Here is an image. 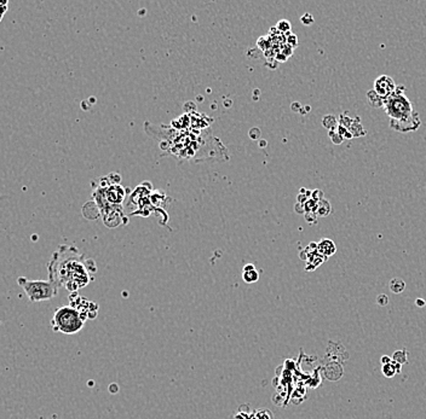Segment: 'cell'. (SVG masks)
<instances>
[{
  "mask_svg": "<svg viewBox=\"0 0 426 419\" xmlns=\"http://www.w3.org/2000/svg\"><path fill=\"white\" fill-rule=\"evenodd\" d=\"M96 272L94 260H86L77 248L66 244L59 245L47 265L49 280L72 293L90 284Z\"/></svg>",
  "mask_w": 426,
  "mask_h": 419,
  "instance_id": "cell-1",
  "label": "cell"
},
{
  "mask_svg": "<svg viewBox=\"0 0 426 419\" xmlns=\"http://www.w3.org/2000/svg\"><path fill=\"white\" fill-rule=\"evenodd\" d=\"M405 86H397L396 91L384 99V110L390 117V127L397 132H413L419 128V114L406 96Z\"/></svg>",
  "mask_w": 426,
  "mask_h": 419,
  "instance_id": "cell-2",
  "label": "cell"
},
{
  "mask_svg": "<svg viewBox=\"0 0 426 419\" xmlns=\"http://www.w3.org/2000/svg\"><path fill=\"white\" fill-rule=\"evenodd\" d=\"M86 318L72 306L57 308L51 319V328L55 332L75 335L80 332L86 323Z\"/></svg>",
  "mask_w": 426,
  "mask_h": 419,
  "instance_id": "cell-3",
  "label": "cell"
},
{
  "mask_svg": "<svg viewBox=\"0 0 426 419\" xmlns=\"http://www.w3.org/2000/svg\"><path fill=\"white\" fill-rule=\"evenodd\" d=\"M17 283L32 303L51 300L57 296L59 290V288L51 280H29L24 277H19Z\"/></svg>",
  "mask_w": 426,
  "mask_h": 419,
  "instance_id": "cell-4",
  "label": "cell"
},
{
  "mask_svg": "<svg viewBox=\"0 0 426 419\" xmlns=\"http://www.w3.org/2000/svg\"><path fill=\"white\" fill-rule=\"evenodd\" d=\"M75 296H77V300L71 298V305L69 306H72L75 310H79L86 319H94V318H96L97 314H98V305L86 300L82 296H79L77 292H75Z\"/></svg>",
  "mask_w": 426,
  "mask_h": 419,
  "instance_id": "cell-5",
  "label": "cell"
},
{
  "mask_svg": "<svg viewBox=\"0 0 426 419\" xmlns=\"http://www.w3.org/2000/svg\"><path fill=\"white\" fill-rule=\"evenodd\" d=\"M396 89H397V86H396L392 77L387 76V75H382V76L377 77V80L374 81V89L373 90L377 92L378 96L382 97L383 99H387L396 91Z\"/></svg>",
  "mask_w": 426,
  "mask_h": 419,
  "instance_id": "cell-6",
  "label": "cell"
},
{
  "mask_svg": "<svg viewBox=\"0 0 426 419\" xmlns=\"http://www.w3.org/2000/svg\"><path fill=\"white\" fill-rule=\"evenodd\" d=\"M102 194V190H99ZM125 190L122 189L120 185H112L110 187L104 190V194H102V197L107 200L108 203H113V204H119L124 200L125 197Z\"/></svg>",
  "mask_w": 426,
  "mask_h": 419,
  "instance_id": "cell-7",
  "label": "cell"
},
{
  "mask_svg": "<svg viewBox=\"0 0 426 419\" xmlns=\"http://www.w3.org/2000/svg\"><path fill=\"white\" fill-rule=\"evenodd\" d=\"M317 252H319L321 255H323L326 258H328L335 254L337 248H335L334 242H333L332 239L325 238V239L320 240V243H317Z\"/></svg>",
  "mask_w": 426,
  "mask_h": 419,
  "instance_id": "cell-8",
  "label": "cell"
},
{
  "mask_svg": "<svg viewBox=\"0 0 426 419\" xmlns=\"http://www.w3.org/2000/svg\"><path fill=\"white\" fill-rule=\"evenodd\" d=\"M242 279L247 284H253V283L258 282V279H259V272H258L254 265L249 263V265H246L242 268Z\"/></svg>",
  "mask_w": 426,
  "mask_h": 419,
  "instance_id": "cell-9",
  "label": "cell"
},
{
  "mask_svg": "<svg viewBox=\"0 0 426 419\" xmlns=\"http://www.w3.org/2000/svg\"><path fill=\"white\" fill-rule=\"evenodd\" d=\"M382 372L387 378H392L393 376H396L397 373L401 372V364L396 363L395 360H392L391 363L387 364V365H383Z\"/></svg>",
  "mask_w": 426,
  "mask_h": 419,
  "instance_id": "cell-10",
  "label": "cell"
},
{
  "mask_svg": "<svg viewBox=\"0 0 426 419\" xmlns=\"http://www.w3.org/2000/svg\"><path fill=\"white\" fill-rule=\"evenodd\" d=\"M389 288L391 292L393 293H401L403 292L406 289V283L405 280L401 279V278H392L389 283Z\"/></svg>",
  "mask_w": 426,
  "mask_h": 419,
  "instance_id": "cell-11",
  "label": "cell"
},
{
  "mask_svg": "<svg viewBox=\"0 0 426 419\" xmlns=\"http://www.w3.org/2000/svg\"><path fill=\"white\" fill-rule=\"evenodd\" d=\"M368 97V102H369V104L372 105L373 108H380V107H384V99H383L382 97L378 96L377 92L374 91V90H372V91H368L367 93Z\"/></svg>",
  "mask_w": 426,
  "mask_h": 419,
  "instance_id": "cell-12",
  "label": "cell"
},
{
  "mask_svg": "<svg viewBox=\"0 0 426 419\" xmlns=\"http://www.w3.org/2000/svg\"><path fill=\"white\" fill-rule=\"evenodd\" d=\"M322 125L326 127V128L329 129V132L330 130L337 129L338 127L337 117L333 116V115H326V116L322 119Z\"/></svg>",
  "mask_w": 426,
  "mask_h": 419,
  "instance_id": "cell-13",
  "label": "cell"
},
{
  "mask_svg": "<svg viewBox=\"0 0 426 419\" xmlns=\"http://www.w3.org/2000/svg\"><path fill=\"white\" fill-rule=\"evenodd\" d=\"M300 21H302V23L305 24V26H310V24L314 23V16H312L311 14H309V12H305V14L300 17Z\"/></svg>",
  "mask_w": 426,
  "mask_h": 419,
  "instance_id": "cell-14",
  "label": "cell"
},
{
  "mask_svg": "<svg viewBox=\"0 0 426 419\" xmlns=\"http://www.w3.org/2000/svg\"><path fill=\"white\" fill-rule=\"evenodd\" d=\"M277 29H279L280 32L286 33V32H290V23L287 21V19H281V21L277 23Z\"/></svg>",
  "mask_w": 426,
  "mask_h": 419,
  "instance_id": "cell-15",
  "label": "cell"
},
{
  "mask_svg": "<svg viewBox=\"0 0 426 419\" xmlns=\"http://www.w3.org/2000/svg\"><path fill=\"white\" fill-rule=\"evenodd\" d=\"M377 305L382 306V307H385V306L389 305V297H387L385 293H382V295H379L377 297Z\"/></svg>",
  "mask_w": 426,
  "mask_h": 419,
  "instance_id": "cell-16",
  "label": "cell"
},
{
  "mask_svg": "<svg viewBox=\"0 0 426 419\" xmlns=\"http://www.w3.org/2000/svg\"><path fill=\"white\" fill-rule=\"evenodd\" d=\"M287 42H288V45H290V46H292V47L297 46V45H298L297 36H295L294 34L290 35V36H288V39H287Z\"/></svg>",
  "mask_w": 426,
  "mask_h": 419,
  "instance_id": "cell-17",
  "label": "cell"
},
{
  "mask_svg": "<svg viewBox=\"0 0 426 419\" xmlns=\"http://www.w3.org/2000/svg\"><path fill=\"white\" fill-rule=\"evenodd\" d=\"M391 361H392V360H391L389 356H387V355H384L382 358V364H383V365H387V364L391 363Z\"/></svg>",
  "mask_w": 426,
  "mask_h": 419,
  "instance_id": "cell-18",
  "label": "cell"
},
{
  "mask_svg": "<svg viewBox=\"0 0 426 419\" xmlns=\"http://www.w3.org/2000/svg\"><path fill=\"white\" fill-rule=\"evenodd\" d=\"M415 305H417V306H425V301H423V298H418V300L415 301Z\"/></svg>",
  "mask_w": 426,
  "mask_h": 419,
  "instance_id": "cell-19",
  "label": "cell"
}]
</instances>
